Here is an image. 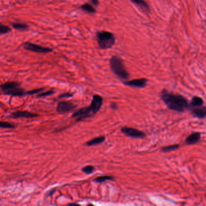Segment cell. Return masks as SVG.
<instances>
[{
  "label": "cell",
  "instance_id": "6da1fadb",
  "mask_svg": "<svg viewBox=\"0 0 206 206\" xmlns=\"http://www.w3.org/2000/svg\"><path fill=\"white\" fill-rule=\"evenodd\" d=\"M160 97L162 101L170 110L182 113L190 109L189 101L179 94L169 92L164 89L161 91Z\"/></svg>",
  "mask_w": 206,
  "mask_h": 206
},
{
  "label": "cell",
  "instance_id": "7a4b0ae2",
  "mask_svg": "<svg viewBox=\"0 0 206 206\" xmlns=\"http://www.w3.org/2000/svg\"><path fill=\"white\" fill-rule=\"evenodd\" d=\"M110 68L113 73L120 79L127 80L130 74L126 69L123 60L119 56H113L110 60Z\"/></svg>",
  "mask_w": 206,
  "mask_h": 206
},
{
  "label": "cell",
  "instance_id": "3957f363",
  "mask_svg": "<svg viewBox=\"0 0 206 206\" xmlns=\"http://www.w3.org/2000/svg\"><path fill=\"white\" fill-rule=\"evenodd\" d=\"M97 44L102 50H107L113 47L116 43L115 35L108 31H99L96 33Z\"/></svg>",
  "mask_w": 206,
  "mask_h": 206
},
{
  "label": "cell",
  "instance_id": "277c9868",
  "mask_svg": "<svg viewBox=\"0 0 206 206\" xmlns=\"http://www.w3.org/2000/svg\"><path fill=\"white\" fill-rule=\"evenodd\" d=\"M121 132L127 137L133 139H144L146 137V134L144 132L128 126L122 127Z\"/></svg>",
  "mask_w": 206,
  "mask_h": 206
},
{
  "label": "cell",
  "instance_id": "5b68a950",
  "mask_svg": "<svg viewBox=\"0 0 206 206\" xmlns=\"http://www.w3.org/2000/svg\"><path fill=\"white\" fill-rule=\"evenodd\" d=\"M24 48L27 50L33 52H36L38 53H47L53 52V49L48 47H44L41 45L34 44L30 42H26L23 45Z\"/></svg>",
  "mask_w": 206,
  "mask_h": 206
},
{
  "label": "cell",
  "instance_id": "8992f818",
  "mask_svg": "<svg viewBox=\"0 0 206 206\" xmlns=\"http://www.w3.org/2000/svg\"><path fill=\"white\" fill-rule=\"evenodd\" d=\"M76 108V105L70 101H63L59 102L58 104L56 110L61 114L69 113Z\"/></svg>",
  "mask_w": 206,
  "mask_h": 206
},
{
  "label": "cell",
  "instance_id": "52a82bcc",
  "mask_svg": "<svg viewBox=\"0 0 206 206\" xmlns=\"http://www.w3.org/2000/svg\"><path fill=\"white\" fill-rule=\"evenodd\" d=\"M148 79L146 78L136 79L131 80H125L123 82V83L128 86L137 88H143L147 85Z\"/></svg>",
  "mask_w": 206,
  "mask_h": 206
},
{
  "label": "cell",
  "instance_id": "ba28073f",
  "mask_svg": "<svg viewBox=\"0 0 206 206\" xmlns=\"http://www.w3.org/2000/svg\"><path fill=\"white\" fill-rule=\"evenodd\" d=\"M102 104H103V98L98 94H94L92 96V99L91 105H90L92 113L94 114H95L97 112H98L101 108Z\"/></svg>",
  "mask_w": 206,
  "mask_h": 206
},
{
  "label": "cell",
  "instance_id": "9c48e42d",
  "mask_svg": "<svg viewBox=\"0 0 206 206\" xmlns=\"http://www.w3.org/2000/svg\"><path fill=\"white\" fill-rule=\"evenodd\" d=\"M192 114L195 117L199 119H204L206 116V107L205 106L195 107L190 109Z\"/></svg>",
  "mask_w": 206,
  "mask_h": 206
},
{
  "label": "cell",
  "instance_id": "30bf717a",
  "mask_svg": "<svg viewBox=\"0 0 206 206\" xmlns=\"http://www.w3.org/2000/svg\"><path fill=\"white\" fill-rule=\"evenodd\" d=\"M201 134L199 132H195L190 134L185 140V143L188 145H193L198 143L201 140Z\"/></svg>",
  "mask_w": 206,
  "mask_h": 206
},
{
  "label": "cell",
  "instance_id": "8fae6325",
  "mask_svg": "<svg viewBox=\"0 0 206 206\" xmlns=\"http://www.w3.org/2000/svg\"><path fill=\"white\" fill-rule=\"evenodd\" d=\"M130 1L133 4L136 5L143 12L148 14L151 12L150 7L145 0H130Z\"/></svg>",
  "mask_w": 206,
  "mask_h": 206
},
{
  "label": "cell",
  "instance_id": "7c38bea8",
  "mask_svg": "<svg viewBox=\"0 0 206 206\" xmlns=\"http://www.w3.org/2000/svg\"><path fill=\"white\" fill-rule=\"evenodd\" d=\"M38 115L37 114H35V113H32L29 111H17L15 113H12L11 117L12 118H14V119H18V118H22V117H25V118H33V117H38Z\"/></svg>",
  "mask_w": 206,
  "mask_h": 206
},
{
  "label": "cell",
  "instance_id": "4fadbf2b",
  "mask_svg": "<svg viewBox=\"0 0 206 206\" xmlns=\"http://www.w3.org/2000/svg\"><path fill=\"white\" fill-rule=\"evenodd\" d=\"M91 112H92V110H91V107L89 105L88 107H83L82 108H80L78 111L74 112L73 114L71 117L72 118H76V117H82V116H88V115H89Z\"/></svg>",
  "mask_w": 206,
  "mask_h": 206
},
{
  "label": "cell",
  "instance_id": "5bb4252c",
  "mask_svg": "<svg viewBox=\"0 0 206 206\" xmlns=\"http://www.w3.org/2000/svg\"><path fill=\"white\" fill-rule=\"evenodd\" d=\"M204 100L203 99L199 97V96H193L192 98V100L190 103H189V107L190 109L195 107H202L204 105Z\"/></svg>",
  "mask_w": 206,
  "mask_h": 206
},
{
  "label": "cell",
  "instance_id": "9a60e30c",
  "mask_svg": "<svg viewBox=\"0 0 206 206\" xmlns=\"http://www.w3.org/2000/svg\"><path fill=\"white\" fill-rule=\"evenodd\" d=\"M20 84L17 82H8L0 85V88L3 93L17 86H20Z\"/></svg>",
  "mask_w": 206,
  "mask_h": 206
},
{
  "label": "cell",
  "instance_id": "2e32d148",
  "mask_svg": "<svg viewBox=\"0 0 206 206\" xmlns=\"http://www.w3.org/2000/svg\"><path fill=\"white\" fill-rule=\"evenodd\" d=\"M105 139H106V137L104 136H98V137H95V138H94V139L88 141L86 143V145L88 146H92L98 145H100V144L102 143L103 142H104Z\"/></svg>",
  "mask_w": 206,
  "mask_h": 206
},
{
  "label": "cell",
  "instance_id": "e0dca14e",
  "mask_svg": "<svg viewBox=\"0 0 206 206\" xmlns=\"http://www.w3.org/2000/svg\"><path fill=\"white\" fill-rule=\"evenodd\" d=\"M81 9L88 13V14H94L96 12V9H95V8L90 3H85L83 5L81 6Z\"/></svg>",
  "mask_w": 206,
  "mask_h": 206
},
{
  "label": "cell",
  "instance_id": "ac0fdd59",
  "mask_svg": "<svg viewBox=\"0 0 206 206\" xmlns=\"http://www.w3.org/2000/svg\"><path fill=\"white\" fill-rule=\"evenodd\" d=\"M107 181H114V178L112 176H98L94 179V181L98 183H103Z\"/></svg>",
  "mask_w": 206,
  "mask_h": 206
},
{
  "label": "cell",
  "instance_id": "d6986e66",
  "mask_svg": "<svg viewBox=\"0 0 206 206\" xmlns=\"http://www.w3.org/2000/svg\"><path fill=\"white\" fill-rule=\"evenodd\" d=\"M179 146H180L179 145H178V144L169 145V146L163 147L161 148V151L164 153H167V152H170L177 150L178 149H179Z\"/></svg>",
  "mask_w": 206,
  "mask_h": 206
},
{
  "label": "cell",
  "instance_id": "ffe728a7",
  "mask_svg": "<svg viewBox=\"0 0 206 206\" xmlns=\"http://www.w3.org/2000/svg\"><path fill=\"white\" fill-rule=\"evenodd\" d=\"M12 26L14 29H15L18 30H21V31L27 30L29 28V26L27 24H23V23H12Z\"/></svg>",
  "mask_w": 206,
  "mask_h": 206
},
{
  "label": "cell",
  "instance_id": "44dd1931",
  "mask_svg": "<svg viewBox=\"0 0 206 206\" xmlns=\"http://www.w3.org/2000/svg\"><path fill=\"white\" fill-rule=\"evenodd\" d=\"M94 170H95V167L93 166H91V165L86 166L83 167L82 169V171L83 173H85L86 174H88V175L92 173V172L94 171Z\"/></svg>",
  "mask_w": 206,
  "mask_h": 206
},
{
  "label": "cell",
  "instance_id": "7402d4cb",
  "mask_svg": "<svg viewBox=\"0 0 206 206\" xmlns=\"http://www.w3.org/2000/svg\"><path fill=\"white\" fill-rule=\"evenodd\" d=\"M0 128H9V129H14L16 128V126L7 122L0 121Z\"/></svg>",
  "mask_w": 206,
  "mask_h": 206
},
{
  "label": "cell",
  "instance_id": "603a6c76",
  "mask_svg": "<svg viewBox=\"0 0 206 206\" xmlns=\"http://www.w3.org/2000/svg\"><path fill=\"white\" fill-rule=\"evenodd\" d=\"M11 31V29L9 27L6 25L2 24H0V35L8 33Z\"/></svg>",
  "mask_w": 206,
  "mask_h": 206
},
{
  "label": "cell",
  "instance_id": "cb8c5ba5",
  "mask_svg": "<svg viewBox=\"0 0 206 206\" xmlns=\"http://www.w3.org/2000/svg\"><path fill=\"white\" fill-rule=\"evenodd\" d=\"M44 88H38V89H35L33 90H31L30 91L26 92V95H33L35 94H37L39 92H41L44 90Z\"/></svg>",
  "mask_w": 206,
  "mask_h": 206
},
{
  "label": "cell",
  "instance_id": "d4e9b609",
  "mask_svg": "<svg viewBox=\"0 0 206 206\" xmlns=\"http://www.w3.org/2000/svg\"><path fill=\"white\" fill-rule=\"evenodd\" d=\"M55 92L53 91H46L45 92H42V93H41V94H39V95H38V97H47V96H48V95H50L52 94H53Z\"/></svg>",
  "mask_w": 206,
  "mask_h": 206
},
{
  "label": "cell",
  "instance_id": "484cf974",
  "mask_svg": "<svg viewBox=\"0 0 206 206\" xmlns=\"http://www.w3.org/2000/svg\"><path fill=\"white\" fill-rule=\"evenodd\" d=\"M73 95V94L72 93H70V92H67V93H64L61 94L59 97L60 98H65V97H71Z\"/></svg>",
  "mask_w": 206,
  "mask_h": 206
},
{
  "label": "cell",
  "instance_id": "4316f807",
  "mask_svg": "<svg viewBox=\"0 0 206 206\" xmlns=\"http://www.w3.org/2000/svg\"><path fill=\"white\" fill-rule=\"evenodd\" d=\"M110 107L111 109H113V110H116L118 109V105H117L116 103L115 102H112L111 105H110Z\"/></svg>",
  "mask_w": 206,
  "mask_h": 206
},
{
  "label": "cell",
  "instance_id": "83f0119b",
  "mask_svg": "<svg viewBox=\"0 0 206 206\" xmlns=\"http://www.w3.org/2000/svg\"><path fill=\"white\" fill-rule=\"evenodd\" d=\"M91 2L95 6H97L99 5V0H91Z\"/></svg>",
  "mask_w": 206,
  "mask_h": 206
}]
</instances>
